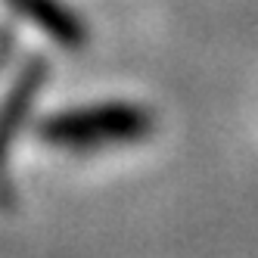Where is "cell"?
Here are the masks:
<instances>
[{
  "instance_id": "cell-4",
  "label": "cell",
  "mask_w": 258,
  "mask_h": 258,
  "mask_svg": "<svg viewBox=\"0 0 258 258\" xmlns=\"http://www.w3.org/2000/svg\"><path fill=\"white\" fill-rule=\"evenodd\" d=\"M7 53H10V47H4V50H0V66H4V59H7Z\"/></svg>"
},
{
  "instance_id": "cell-2",
  "label": "cell",
  "mask_w": 258,
  "mask_h": 258,
  "mask_svg": "<svg viewBox=\"0 0 258 258\" xmlns=\"http://www.w3.org/2000/svg\"><path fill=\"white\" fill-rule=\"evenodd\" d=\"M47 72H50V66L41 56L28 59L22 66V72H19V78L13 81L10 94L4 97V103H0V206H4V209L13 202V190H10V180H7L10 146H13L16 131H19L22 121L28 118L31 103H34V97H38V90H41V84L47 78Z\"/></svg>"
},
{
  "instance_id": "cell-3",
  "label": "cell",
  "mask_w": 258,
  "mask_h": 258,
  "mask_svg": "<svg viewBox=\"0 0 258 258\" xmlns=\"http://www.w3.org/2000/svg\"><path fill=\"white\" fill-rule=\"evenodd\" d=\"M13 13L25 16L44 34H50L62 47H81L87 41V28L75 10L62 7V0H7Z\"/></svg>"
},
{
  "instance_id": "cell-1",
  "label": "cell",
  "mask_w": 258,
  "mask_h": 258,
  "mask_svg": "<svg viewBox=\"0 0 258 258\" xmlns=\"http://www.w3.org/2000/svg\"><path fill=\"white\" fill-rule=\"evenodd\" d=\"M153 131V115L134 103H103L66 109L41 121L38 137L66 150H94L109 143H134Z\"/></svg>"
}]
</instances>
